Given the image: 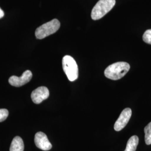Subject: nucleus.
<instances>
[{
	"instance_id": "f257e3e1",
	"label": "nucleus",
	"mask_w": 151,
	"mask_h": 151,
	"mask_svg": "<svg viewBox=\"0 0 151 151\" xmlns=\"http://www.w3.org/2000/svg\"><path fill=\"white\" fill-rule=\"evenodd\" d=\"M130 70V65L124 62H119L110 65L105 69V77L112 80H118L127 74Z\"/></svg>"
},
{
	"instance_id": "1a4fd4ad",
	"label": "nucleus",
	"mask_w": 151,
	"mask_h": 151,
	"mask_svg": "<svg viewBox=\"0 0 151 151\" xmlns=\"http://www.w3.org/2000/svg\"><path fill=\"white\" fill-rule=\"evenodd\" d=\"M24 144L22 138L16 136L11 142L10 151H24Z\"/></svg>"
},
{
	"instance_id": "4468645a",
	"label": "nucleus",
	"mask_w": 151,
	"mask_h": 151,
	"mask_svg": "<svg viewBox=\"0 0 151 151\" xmlns=\"http://www.w3.org/2000/svg\"><path fill=\"white\" fill-rule=\"evenodd\" d=\"M4 16V12L1 9L0 7V19L2 18Z\"/></svg>"
},
{
	"instance_id": "423d86ee",
	"label": "nucleus",
	"mask_w": 151,
	"mask_h": 151,
	"mask_svg": "<svg viewBox=\"0 0 151 151\" xmlns=\"http://www.w3.org/2000/svg\"><path fill=\"white\" fill-rule=\"evenodd\" d=\"M132 113V110L130 108H126L123 110L114 124V129L115 131L119 132L124 128L129 122Z\"/></svg>"
},
{
	"instance_id": "f03ea898",
	"label": "nucleus",
	"mask_w": 151,
	"mask_h": 151,
	"mask_svg": "<svg viewBox=\"0 0 151 151\" xmlns=\"http://www.w3.org/2000/svg\"><path fill=\"white\" fill-rule=\"evenodd\" d=\"M115 3V0H99L92 9V19L97 20L101 19L113 8Z\"/></svg>"
},
{
	"instance_id": "9b49d317",
	"label": "nucleus",
	"mask_w": 151,
	"mask_h": 151,
	"mask_svg": "<svg viewBox=\"0 0 151 151\" xmlns=\"http://www.w3.org/2000/svg\"><path fill=\"white\" fill-rule=\"evenodd\" d=\"M145 142L146 145H151V122L145 128Z\"/></svg>"
},
{
	"instance_id": "f8f14e48",
	"label": "nucleus",
	"mask_w": 151,
	"mask_h": 151,
	"mask_svg": "<svg viewBox=\"0 0 151 151\" xmlns=\"http://www.w3.org/2000/svg\"><path fill=\"white\" fill-rule=\"evenodd\" d=\"M143 40L146 43L151 44V29L146 30L143 35Z\"/></svg>"
},
{
	"instance_id": "7ed1b4c3",
	"label": "nucleus",
	"mask_w": 151,
	"mask_h": 151,
	"mask_svg": "<svg viewBox=\"0 0 151 151\" xmlns=\"http://www.w3.org/2000/svg\"><path fill=\"white\" fill-rule=\"evenodd\" d=\"M62 67L68 79L76 80L78 77V68L75 60L70 55H65L62 60Z\"/></svg>"
},
{
	"instance_id": "9d476101",
	"label": "nucleus",
	"mask_w": 151,
	"mask_h": 151,
	"mask_svg": "<svg viewBox=\"0 0 151 151\" xmlns=\"http://www.w3.org/2000/svg\"><path fill=\"white\" fill-rule=\"evenodd\" d=\"M139 138L137 135L131 137L127 142L126 148L124 151H135L138 145Z\"/></svg>"
},
{
	"instance_id": "39448f33",
	"label": "nucleus",
	"mask_w": 151,
	"mask_h": 151,
	"mask_svg": "<svg viewBox=\"0 0 151 151\" xmlns=\"http://www.w3.org/2000/svg\"><path fill=\"white\" fill-rule=\"evenodd\" d=\"M32 74L30 70L25 71L20 77L12 76L9 79V83L15 87H21L28 83L32 78Z\"/></svg>"
},
{
	"instance_id": "20e7f679",
	"label": "nucleus",
	"mask_w": 151,
	"mask_h": 151,
	"mask_svg": "<svg viewBox=\"0 0 151 151\" xmlns=\"http://www.w3.org/2000/svg\"><path fill=\"white\" fill-rule=\"evenodd\" d=\"M60 22L58 20L54 19L50 22H48L38 27L35 34L38 39H42L57 32L60 29Z\"/></svg>"
},
{
	"instance_id": "6e6552de",
	"label": "nucleus",
	"mask_w": 151,
	"mask_h": 151,
	"mask_svg": "<svg viewBox=\"0 0 151 151\" xmlns=\"http://www.w3.org/2000/svg\"><path fill=\"white\" fill-rule=\"evenodd\" d=\"M49 96V91L47 87L41 86L39 87L32 92L31 97L34 103L36 104H39L48 99Z\"/></svg>"
},
{
	"instance_id": "ddd939ff",
	"label": "nucleus",
	"mask_w": 151,
	"mask_h": 151,
	"mask_svg": "<svg viewBox=\"0 0 151 151\" xmlns=\"http://www.w3.org/2000/svg\"><path fill=\"white\" fill-rule=\"evenodd\" d=\"M9 116V111L6 109H0V122H2Z\"/></svg>"
},
{
	"instance_id": "0eeeda50",
	"label": "nucleus",
	"mask_w": 151,
	"mask_h": 151,
	"mask_svg": "<svg viewBox=\"0 0 151 151\" xmlns=\"http://www.w3.org/2000/svg\"><path fill=\"white\" fill-rule=\"evenodd\" d=\"M34 142L38 148L43 151H49L52 147V145L48 140L47 135L42 132L36 133L34 138Z\"/></svg>"
}]
</instances>
